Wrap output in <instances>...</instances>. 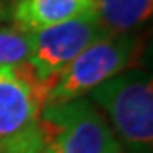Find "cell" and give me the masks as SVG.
<instances>
[{"label": "cell", "mask_w": 153, "mask_h": 153, "mask_svg": "<svg viewBox=\"0 0 153 153\" xmlns=\"http://www.w3.org/2000/svg\"><path fill=\"white\" fill-rule=\"evenodd\" d=\"M103 37H107L105 31L92 13L74 17L31 33V53L26 61L28 78L31 91L42 105H46L61 72L85 48Z\"/></svg>", "instance_id": "1"}, {"label": "cell", "mask_w": 153, "mask_h": 153, "mask_svg": "<svg viewBox=\"0 0 153 153\" xmlns=\"http://www.w3.org/2000/svg\"><path fill=\"white\" fill-rule=\"evenodd\" d=\"M39 124L50 153H122L113 127L87 98L46 103Z\"/></svg>", "instance_id": "2"}, {"label": "cell", "mask_w": 153, "mask_h": 153, "mask_svg": "<svg viewBox=\"0 0 153 153\" xmlns=\"http://www.w3.org/2000/svg\"><path fill=\"white\" fill-rule=\"evenodd\" d=\"M127 148H151L153 87L144 70H124L89 92Z\"/></svg>", "instance_id": "3"}, {"label": "cell", "mask_w": 153, "mask_h": 153, "mask_svg": "<svg viewBox=\"0 0 153 153\" xmlns=\"http://www.w3.org/2000/svg\"><path fill=\"white\" fill-rule=\"evenodd\" d=\"M140 52V41L131 35L103 37L85 48L59 76L46 103L70 102L131 67Z\"/></svg>", "instance_id": "4"}, {"label": "cell", "mask_w": 153, "mask_h": 153, "mask_svg": "<svg viewBox=\"0 0 153 153\" xmlns=\"http://www.w3.org/2000/svg\"><path fill=\"white\" fill-rule=\"evenodd\" d=\"M41 105L15 67H0V153H42Z\"/></svg>", "instance_id": "5"}, {"label": "cell", "mask_w": 153, "mask_h": 153, "mask_svg": "<svg viewBox=\"0 0 153 153\" xmlns=\"http://www.w3.org/2000/svg\"><path fill=\"white\" fill-rule=\"evenodd\" d=\"M87 13H92V0H17L11 20L13 26L35 33Z\"/></svg>", "instance_id": "6"}, {"label": "cell", "mask_w": 153, "mask_h": 153, "mask_svg": "<svg viewBox=\"0 0 153 153\" xmlns=\"http://www.w3.org/2000/svg\"><path fill=\"white\" fill-rule=\"evenodd\" d=\"M153 0H92V15L107 37L124 35L146 22Z\"/></svg>", "instance_id": "7"}, {"label": "cell", "mask_w": 153, "mask_h": 153, "mask_svg": "<svg viewBox=\"0 0 153 153\" xmlns=\"http://www.w3.org/2000/svg\"><path fill=\"white\" fill-rule=\"evenodd\" d=\"M31 33L17 26H0V67H17L30 59Z\"/></svg>", "instance_id": "8"}, {"label": "cell", "mask_w": 153, "mask_h": 153, "mask_svg": "<svg viewBox=\"0 0 153 153\" xmlns=\"http://www.w3.org/2000/svg\"><path fill=\"white\" fill-rule=\"evenodd\" d=\"M17 0H0V22L11 19V11Z\"/></svg>", "instance_id": "9"}, {"label": "cell", "mask_w": 153, "mask_h": 153, "mask_svg": "<svg viewBox=\"0 0 153 153\" xmlns=\"http://www.w3.org/2000/svg\"><path fill=\"white\" fill-rule=\"evenodd\" d=\"M126 153H151V148H127Z\"/></svg>", "instance_id": "10"}, {"label": "cell", "mask_w": 153, "mask_h": 153, "mask_svg": "<svg viewBox=\"0 0 153 153\" xmlns=\"http://www.w3.org/2000/svg\"><path fill=\"white\" fill-rule=\"evenodd\" d=\"M42 153H50V151H48V149H45V151H42Z\"/></svg>", "instance_id": "11"}]
</instances>
